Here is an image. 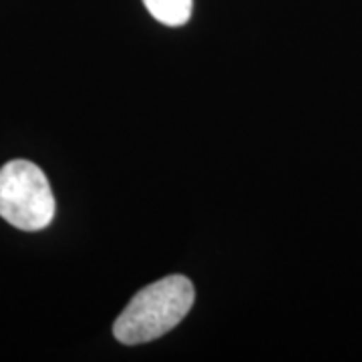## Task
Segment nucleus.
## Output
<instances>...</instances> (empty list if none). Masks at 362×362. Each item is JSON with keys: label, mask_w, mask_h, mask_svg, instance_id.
Wrapping results in <instances>:
<instances>
[{"label": "nucleus", "mask_w": 362, "mask_h": 362, "mask_svg": "<svg viewBox=\"0 0 362 362\" xmlns=\"http://www.w3.org/2000/svg\"><path fill=\"white\" fill-rule=\"evenodd\" d=\"M195 300L189 278L173 274L159 282L145 286L115 320L113 334L127 346L151 342L168 334L192 310Z\"/></svg>", "instance_id": "1"}, {"label": "nucleus", "mask_w": 362, "mask_h": 362, "mask_svg": "<svg viewBox=\"0 0 362 362\" xmlns=\"http://www.w3.org/2000/svg\"><path fill=\"white\" fill-rule=\"evenodd\" d=\"M0 218L25 232L45 230L54 218L51 183L33 161L13 159L0 169Z\"/></svg>", "instance_id": "2"}, {"label": "nucleus", "mask_w": 362, "mask_h": 362, "mask_svg": "<svg viewBox=\"0 0 362 362\" xmlns=\"http://www.w3.org/2000/svg\"><path fill=\"white\" fill-rule=\"evenodd\" d=\"M149 14L165 26H183L194 11V0H143Z\"/></svg>", "instance_id": "3"}]
</instances>
